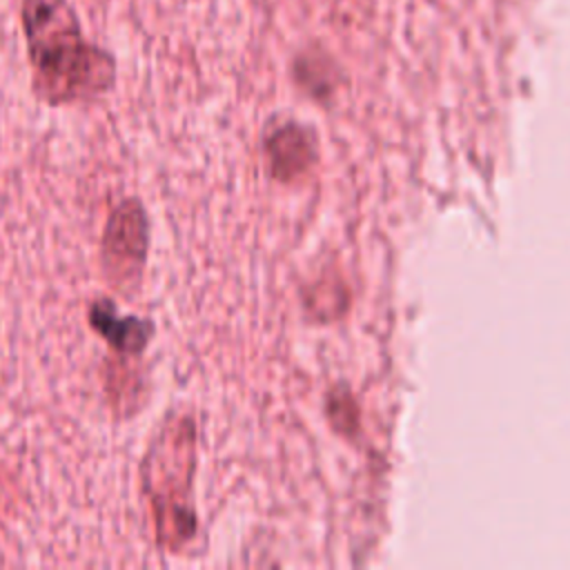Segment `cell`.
I'll list each match as a JSON object with an SVG mask.
<instances>
[{
	"label": "cell",
	"mask_w": 570,
	"mask_h": 570,
	"mask_svg": "<svg viewBox=\"0 0 570 570\" xmlns=\"http://www.w3.org/2000/svg\"><path fill=\"white\" fill-rule=\"evenodd\" d=\"M33 94L47 105L96 100L116 82L114 56L85 40L67 0H20Z\"/></svg>",
	"instance_id": "1"
},
{
	"label": "cell",
	"mask_w": 570,
	"mask_h": 570,
	"mask_svg": "<svg viewBox=\"0 0 570 570\" xmlns=\"http://www.w3.org/2000/svg\"><path fill=\"white\" fill-rule=\"evenodd\" d=\"M194 472V425L187 416H169L140 461V485L154 514L156 543L183 548L196 532L189 503Z\"/></svg>",
	"instance_id": "2"
},
{
	"label": "cell",
	"mask_w": 570,
	"mask_h": 570,
	"mask_svg": "<svg viewBox=\"0 0 570 570\" xmlns=\"http://www.w3.org/2000/svg\"><path fill=\"white\" fill-rule=\"evenodd\" d=\"M147 252V209L138 198H125L111 209L100 238V267L118 294L129 296L140 287Z\"/></svg>",
	"instance_id": "3"
},
{
	"label": "cell",
	"mask_w": 570,
	"mask_h": 570,
	"mask_svg": "<svg viewBox=\"0 0 570 570\" xmlns=\"http://www.w3.org/2000/svg\"><path fill=\"white\" fill-rule=\"evenodd\" d=\"M87 321L118 356L129 358H138L156 334L151 318L118 316L116 305L109 298H96L87 309Z\"/></svg>",
	"instance_id": "4"
},
{
	"label": "cell",
	"mask_w": 570,
	"mask_h": 570,
	"mask_svg": "<svg viewBox=\"0 0 570 570\" xmlns=\"http://www.w3.org/2000/svg\"><path fill=\"white\" fill-rule=\"evenodd\" d=\"M265 149L269 156L272 174L281 180L294 178L296 174L305 171L314 158L312 134L294 122L276 127L267 136Z\"/></svg>",
	"instance_id": "5"
}]
</instances>
